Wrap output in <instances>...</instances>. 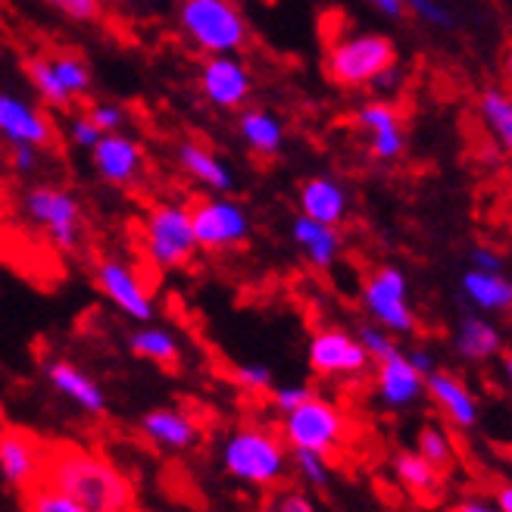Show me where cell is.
<instances>
[{"label":"cell","mask_w":512,"mask_h":512,"mask_svg":"<svg viewBox=\"0 0 512 512\" xmlns=\"http://www.w3.org/2000/svg\"><path fill=\"white\" fill-rule=\"evenodd\" d=\"M291 466L297 469V475L310 484V488H325L331 481V466L328 456L313 453V450H291Z\"/></svg>","instance_id":"obj_34"},{"label":"cell","mask_w":512,"mask_h":512,"mask_svg":"<svg viewBox=\"0 0 512 512\" xmlns=\"http://www.w3.org/2000/svg\"><path fill=\"white\" fill-rule=\"evenodd\" d=\"M22 69H25V79H29L32 91L41 97V104L54 107V110H66L72 104V97L63 88V82L57 79V72H54V66H50V57L47 54L29 57V60L22 63Z\"/></svg>","instance_id":"obj_29"},{"label":"cell","mask_w":512,"mask_h":512,"mask_svg":"<svg viewBox=\"0 0 512 512\" xmlns=\"http://www.w3.org/2000/svg\"><path fill=\"white\" fill-rule=\"evenodd\" d=\"M191 228L197 250H232L241 247L250 232L253 222L244 203L235 200L232 194H210L191 203Z\"/></svg>","instance_id":"obj_8"},{"label":"cell","mask_w":512,"mask_h":512,"mask_svg":"<svg viewBox=\"0 0 512 512\" xmlns=\"http://www.w3.org/2000/svg\"><path fill=\"white\" fill-rule=\"evenodd\" d=\"M306 363L322 378H353L363 375L372 360L360 338L344 328H322L306 344Z\"/></svg>","instance_id":"obj_11"},{"label":"cell","mask_w":512,"mask_h":512,"mask_svg":"<svg viewBox=\"0 0 512 512\" xmlns=\"http://www.w3.org/2000/svg\"><path fill=\"white\" fill-rule=\"evenodd\" d=\"M363 306L375 319V325L388 328L391 335L416 331V313L409 306V285L397 266H381L369 275L363 285Z\"/></svg>","instance_id":"obj_9"},{"label":"cell","mask_w":512,"mask_h":512,"mask_svg":"<svg viewBox=\"0 0 512 512\" xmlns=\"http://www.w3.org/2000/svg\"><path fill=\"white\" fill-rule=\"evenodd\" d=\"M178 32L200 54H238L250 29L235 0H182L178 4Z\"/></svg>","instance_id":"obj_3"},{"label":"cell","mask_w":512,"mask_h":512,"mask_svg":"<svg viewBox=\"0 0 512 512\" xmlns=\"http://www.w3.org/2000/svg\"><path fill=\"white\" fill-rule=\"evenodd\" d=\"M375 394L384 409H409L425 394V375L409 363V356L400 350L378 363Z\"/></svg>","instance_id":"obj_16"},{"label":"cell","mask_w":512,"mask_h":512,"mask_svg":"<svg viewBox=\"0 0 512 512\" xmlns=\"http://www.w3.org/2000/svg\"><path fill=\"white\" fill-rule=\"evenodd\" d=\"M10 166L19 175H35L41 166V147H32V144L10 147Z\"/></svg>","instance_id":"obj_42"},{"label":"cell","mask_w":512,"mask_h":512,"mask_svg":"<svg viewBox=\"0 0 512 512\" xmlns=\"http://www.w3.org/2000/svg\"><path fill=\"white\" fill-rule=\"evenodd\" d=\"M409 356V363H413L422 375H431L434 369H438V363H434V353L425 350V347H416L413 353H406Z\"/></svg>","instance_id":"obj_47"},{"label":"cell","mask_w":512,"mask_h":512,"mask_svg":"<svg viewBox=\"0 0 512 512\" xmlns=\"http://www.w3.org/2000/svg\"><path fill=\"white\" fill-rule=\"evenodd\" d=\"M463 294L481 313H512V281L503 272L469 269L463 275Z\"/></svg>","instance_id":"obj_26"},{"label":"cell","mask_w":512,"mask_h":512,"mask_svg":"<svg viewBox=\"0 0 512 512\" xmlns=\"http://www.w3.org/2000/svg\"><path fill=\"white\" fill-rule=\"evenodd\" d=\"M494 503L500 512H512V481H503L497 484V491H494Z\"/></svg>","instance_id":"obj_49"},{"label":"cell","mask_w":512,"mask_h":512,"mask_svg":"<svg viewBox=\"0 0 512 512\" xmlns=\"http://www.w3.org/2000/svg\"><path fill=\"white\" fill-rule=\"evenodd\" d=\"M406 10H413L422 22L428 25H441V29H453V16L438 0H403Z\"/></svg>","instance_id":"obj_39"},{"label":"cell","mask_w":512,"mask_h":512,"mask_svg":"<svg viewBox=\"0 0 512 512\" xmlns=\"http://www.w3.org/2000/svg\"><path fill=\"white\" fill-rule=\"evenodd\" d=\"M310 397H313V388H306V384H281V388L272 391V406L285 416Z\"/></svg>","instance_id":"obj_40"},{"label":"cell","mask_w":512,"mask_h":512,"mask_svg":"<svg viewBox=\"0 0 512 512\" xmlns=\"http://www.w3.org/2000/svg\"><path fill=\"white\" fill-rule=\"evenodd\" d=\"M88 116L104 135L107 132H122L125 122H128V110L122 104H116V100H97V104L88 107Z\"/></svg>","instance_id":"obj_37"},{"label":"cell","mask_w":512,"mask_h":512,"mask_svg":"<svg viewBox=\"0 0 512 512\" xmlns=\"http://www.w3.org/2000/svg\"><path fill=\"white\" fill-rule=\"evenodd\" d=\"M44 459H47V444L38 434L16 425L0 428V478L10 488L29 491L35 484H41Z\"/></svg>","instance_id":"obj_14"},{"label":"cell","mask_w":512,"mask_h":512,"mask_svg":"<svg viewBox=\"0 0 512 512\" xmlns=\"http://www.w3.org/2000/svg\"><path fill=\"white\" fill-rule=\"evenodd\" d=\"M291 238L297 244V250L306 256V263H313L316 269H328L335 266L338 253H341V235L335 225L316 222L310 216H297L291 222Z\"/></svg>","instance_id":"obj_23"},{"label":"cell","mask_w":512,"mask_h":512,"mask_svg":"<svg viewBox=\"0 0 512 512\" xmlns=\"http://www.w3.org/2000/svg\"><path fill=\"white\" fill-rule=\"evenodd\" d=\"M281 438L291 450H313V453H335L347 441V416L338 403L325 397L303 400L297 409L281 419Z\"/></svg>","instance_id":"obj_7"},{"label":"cell","mask_w":512,"mask_h":512,"mask_svg":"<svg viewBox=\"0 0 512 512\" xmlns=\"http://www.w3.org/2000/svg\"><path fill=\"white\" fill-rule=\"evenodd\" d=\"M22 213L63 253H75L85 244L82 200L63 185H32L22 194Z\"/></svg>","instance_id":"obj_4"},{"label":"cell","mask_w":512,"mask_h":512,"mask_svg":"<svg viewBox=\"0 0 512 512\" xmlns=\"http://www.w3.org/2000/svg\"><path fill=\"white\" fill-rule=\"evenodd\" d=\"M141 247L144 256L157 269H182L197 253L191 210L182 203H153L141 222Z\"/></svg>","instance_id":"obj_5"},{"label":"cell","mask_w":512,"mask_h":512,"mask_svg":"<svg viewBox=\"0 0 512 512\" xmlns=\"http://www.w3.org/2000/svg\"><path fill=\"white\" fill-rule=\"evenodd\" d=\"M100 128L91 122V116L88 113H79V116H72V122H69V141L75 144V147H82V150H91L97 141H100Z\"/></svg>","instance_id":"obj_41"},{"label":"cell","mask_w":512,"mask_h":512,"mask_svg":"<svg viewBox=\"0 0 512 512\" xmlns=\"http://www.w3.org/2000/svg\"><path fill=\"white\" fill-rule=\"evenodd\" d=\"M416 453L441 472L453 469V463H456V447H453V438L444 425H431V422L422 425L416 434Z\"/></svg>","instance_id":"obj_31"},{"label":"cell","mask_w":512,"mask_h":512,"mask_svg":"<svg viewBox=\"0 0 512 512\" xmlns=\"http://www.w3.org/2000/svg\"><path fill=\"white\" fill-rule=\"evenodd\" d=\"M400 82H403V72H400V69H397V63H394V66H388L384 72H378V75H375L372 88H378V91H394V88H400Z\"/></svg>","instance_id":"obj_46"},{"label":"cell","mask_w":512,"mask_h":512,"mask_svg":"<svg viewBox=\"0 0 512 512\" xmlns=\"http://www.w3.org/2000/svg\"><path fill=\"white\" fill-rule=\"evenodd\" d=\"M503 85H506L503 91L512 97V44L506 47V57H503Z\"/></svg>","instance_id":"obj_50"},{"label":"cell","mask_w":512,"mask_h":512,"mask_svg":"<svg viewBox=\"0 0 512 512\" xmlns=\"http://www.w3.org/2000/svg\"><path fill=\"white\" fill-rule=\"evenodd\" d=\"M394 478L400 481L403 491H409L422 503H434L444 491V472L434 469L416 450H400L394 456Z\"/></svg>","instance_id":"obj_24"},{"label":"cell","mask_w":512,"mask_h":512,"mask_svg":"<svg viewBox=\"0 0 512 512\" xmlns=\"http://www.w3.org/2000/svg\"><path fill=\"white\" fill-rule=\"evenodd\" d=\"M503 375H506V384L512 391V356H506V360H503Z\"/></svg>","instance_id":"obj_51"},{"label":"cell","mask_w":512,"mask_h":512,"mask_svg":"<svg viewBox=\"0 0 512 512\" xmlns=\"http://www.w3.org/2000/svg\"><path fill=\"white\" fill-rule=\"evenodd\" d=\"M444 512H500V509H497V503H488L481 497H463V500H456L453 506H447Z\"/></svg>","instance_id":"obj_45"},{"label":"cell","mask_w":512,"mask_h":512,"mask_svg":"<svg viewBox=\"0 0 512 512\" xmlns=\"http://www.w3.org/2000/svg\"><path fill=\"white\" fill-rule=\"evenodd\" d=\"M369 4H372L378 13L391 16V19H397V16H403V13H406V4H403V0H369Z\"/></svg>","instance_id":"obj_48"},{"label":"cell","mask_w":512,"mask_h":512,"mask_svg":"<svg viewBox=\"0 0 512 512\" xmlns=\"http://www.w3.org/2000/svg\"><path fill=\"white\" fill-rule=\"evenodd\" d=\"M88 153H91V166L104 185L128 191L141 182L147 153L138 138L125 132H107V135H100V141Z\"/></svg>","instance_id":"obj_12"},{"label":"cell","mask_w":512,"mask_h":512,"mask_svg":"<svg viewBox=\"0 0 512 512\" xmlns=\"http://www.w3.org/2000/svg\"><path fill=\"white\" fill-rule=\"evenodd\" d=\"M232 381L247 394H263L272 391V369L263 363H241L232 369Z\"/></svg>","instance_id":"obj_36"},{"label":"cell","mask_w":512,"mask_h":512,"mask_svg":"<svg viewBox=\"0 0 512 512\" xmlns=\"http://www.w3.org/2000/svg\"><path fill=\"white\" fill-rule=\"evenodd\" d=\"M197 85L216 110H241L253 91V75L238 54H216L200 63Z\"/></svg>","instance_id":"obj_13"},{"label":"cell","mask_w":512,"mask_h":512,"mask_svg":"<svg viewBox=\"0 0 512 512\" xmlns=\"http://www.w3.org/2000/svg\"><path fill=\"white\" fill-rule=\"evenodd\" d=\"M141 431L147 441H153L163 450H191L200 441V425L185 409H172V406H160L144 413Z\"/></svg>","instance_id":"obj_21"},{"label":"cell","mask_w":512,"mask_h":512,"mask_svg":"<svg viewBox=\"0 0 512 512\" xmlns=\"http://www.w3.org/2000/svg\"><path fill=\"white\" fill-rule=\"evenodd\" d=\"M238 135L256 157H275V153L285 147V122L269 110L250 107V110H241L238 116Z\"/></svg>","instance_id":"obj_25"},{"label":"cell","mask_w":512,"mask_h":512,"mask_svg":"<svg viewBox=\"0 0 512 512\" xmlns=\"http://www.w3.org/2000/svg\"><path fill=\"white\" fill-rule=\"evenodd\" d=\"M425 394L450 425L463 431L478 425V400L469 391V384L463 378H456L453 372L434 369L431 375H425Z\"/></svg>","instance_id":"obj_17"},{"label":"cell","mask_w":512,"mask_h":512,"mask_svg":"<svg viewBox=\"0 0 512 512\" xmlns=\"http://www.w3.org/2000/svg\"><path fill=\"white\" fill-rule=\"evenodd\" d=\"M44 4L72 22H100L104 16V0H44Z\"/></svg>","instance_id":"obj_38"},{"label":"cell","mask_w":512,"mask_h":512,"mask_svg":"<svg viewBox=\"0 0 512 512\" xmlns=\"http://www.w3.org/2000/svg\"><path fill=\"white\" fill-rule=\"evenodd\" d=\"M275 512H316L313 500L300 494V491H288V494H281L275 500Z\"/></svg>","instance_id":"obj_43"},{"label":"cell","mask_w":512,"mask_h":512,"mask_svg":"<svg viewBox=\"0 0 512 512\" xmlns=\"http://www.w3.org/2000/svg\"><path fill=\"white\" fill-rule=\"evenodd\" d=\"M288 444L263 425H241L222 444V469L250 488H275L288 475Z\"/></svg>","instance_id":"obj_2"},{"label":"cell","mask_w":512,"mask_h":512,"mask_svg":"<svg viewBox=\"0 0 512 512\" xmlns=\"http://www.w3.org/2000/svg\"><path fill=\"white\" fill-rule=\"evenodd\" d=\"M300 213L325 225H341L350 210V194L335 175H313L297 191Z\"/></svg>","instance_id":"obj_19"},{"label":"cell","mask_w":512,"mask_h":512,"mask_svg":"<svg viewBox=\"0 0 512 512\" xmlns=\"http://www.w3.org/2000/svg\"><path fill=\"white\" fill-rule=\"evenodd\" d=\"M453 347L456 353L463 356V360H472V363H488L500 353L503 347V335L500 328L484 319V316H466L456 328V338H453Z\"/></svg>","instance_id":"obj_27"},{"label":"cell","mask_w":512,"mask_h":512,"mask_svg":"<svg viewBox=\"0 0 512 512\" xmlns=\"http://www.w3.org/2000/svg\"><path fill=\"white\" fill-rule=\"evenodd\" d=\"M356 122L369 132V150L375 160H397L403 153V125L391 104H366L356 113Z\"/></svg>","instance_id":"obj_22"},{"label":"cell","mask_w":512,"mask_h":512,"mask_svg":"<svg viewBox=\"0 0 512 512\" xmlns=\"http://www.w3.org/2000/svg\"><path fill=\"white\" fill-rule=\"evenodd\" d=\"M360 344L366 347V353H369V360L372 363H381V360H388V356H394V353H400V347H397V341H394V335L388 328H381V325H363L360 328Z\"/></svg>","instance_id":"obj_35"},{"label":"cell","mask_w":512,"mask_h":512,"mask_svg":"<svg viewBox=\"0 0 512 512\" xmlns=\"http://www.w3.org/2000/svg\"><path fill=\"white\" fill-rule=\"evenodd\" d=\"M128 347H132V353L141 356V360L166 366V369L175 366L178 356H182V347H178L172 331H166L160 325H150V322H144V328L128 335Z\"/></svg>","instance_id":"obj_28"},{"label":"cell","mask_w":512,"mask_h":512,"mask_svg":"<svg viewBox=\"0 0 512 512\" xmlns=\"http://www.w3.org/2000/svg\"><path fill=\"white\" fill-rule=\"evenodd\" d=\"M394 63H397L394 41L384 35H372V32L338 38L328 47V57H325L328 79L341 88H366L375 82L378 72H384Z\"/></svg>","instance_id":"obj_6"},{"label":"cell","mask_w":512,"mask_h":512,"mask_svg":"<svg viewBox=\"0 0 512 512\" xmlns=\"http://www.w3.org/2000/svg\"><path fill=\"white\" fill-rule=\"evenodd\" d=\"M41 484L91 512H132L135 506L132 484L110 459L75 444H47Z\"/></svg>","instance_id":"obj_1"},{"label":"cell","mask_w":512,"mask_h":512,"mask_svg":"<svg viewBox=\"0 0 512 512\" xmlns=\"http://www.w3.org/2000/svg\"><path fill=\"white\" fill-rule=\"evenodd\" d=\"M50 66H54L57 79L63 82V88L69 91V97H85L94 85V75L91 66L79 57V54H69V50H60V54H47Z\"/></svg>","instance_id":"obj_32"},{"label":"cell","mask_w":512,"mask_h":512,"mask_svg":"<svg viewBox=\"0 0 512 512\" xmlns=\"http://www.w3.org/2000/svg\"><path fill=\"white\" fill-rule=\"evenodd\" d=\"M178 166L188 178H194L197 185H203L213 194H232L235 191V172L216 150H210L200 141H182L175 150Z\"/></svg>","instance_id":"obj_20"},{"label":"cell","mask_w":512,"mask_h":512,"mask_svg":"<svg viewBox=\"0 0 512 512\" xmlns=\"http://www.w3.org/2000/svg\"><path fill=\"white\" fill-rule=\"evenodd\" d=\"M472 269L503 272V260H500V253L491 250V247H475V250H472Z\"/></svg>","instance_id":"obj_44"},{"label":"cell","mask_w":512,"mask_h":512,"mask_svg":"<svg viewBox=\"0 0 512 512\" xmlns=\"http://www.w3.org/2000/svg\"><path fill=\"white\" fill-rule=\"evenodd\" d=\"M481 119L491 128V135L512 157V97L503 88H488L481 94Z\"/></svg>","instance_id":"obj_30"},{"label":"cell","mask_w":512,"mask_h":512,"mask_svg":"<svg viewBox=\"0 0 512 512\" xmlns=\"http://www.w3.org/2000/svg\"><path fill=\"white\" fill-rule=\"evenodd\" d=\"M25 512H91V509L79 506L54 488H47V484H35V488L25 491Z\"/></svg>","instance_id":"obj_33"},{"label":"cell","mask_w":512,"mask_h":512,"mask_svg":"<svg viewBox=\"0 0 512 512\" xmlns=\"http://www.w3.org/2000/svg\"><path fill=\"white\" fill-rule=\"evenodd\" d=\"M0 141H7L10 147L32 144L44 150L57 141V125L29 97L0 91Z\"/></svg>","instance_id":"obj_15"},{"label":"cell","mask_w":512,"mask_h":512,"mask_svg":"<svg viewBox=\"0 0 512 512\" xmlns=\"http://www.w3.org/2000/svg\"><path fill=\"white\" fill-rule=\"evenodd\" d=\"M94 285L128 319L144 325V322H153V316H157V303H153V297H150V291H147V285L141 281L135 266L113 260V256L97 260L94 263Z\"/></svg>","instance_id":"obj_10"},{"label":"cell","mask_w":512,"mask_h":512,"mask_svg":"<svg viewBox=\"0 0 512 512\" xmlns=\"http://www.w3.org/2000/svg\"><path fill=\"white\" fill-rule=\"evenodd\" d=\"M44 375L50 381V388L63 394L69 403H75L88 416H104L107 413V394L104 388L75 363L69 360H50L44 363Z\"/></svg>","instance_id":"obj_18"}]
</instances>
